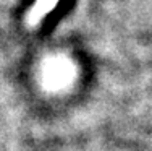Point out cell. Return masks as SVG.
Returning <instances> with one entry per match:
<instances>
[{"instance_id": "6da1fadb", "label": "cell", "mask_w": 152, "mask_h": 151, "mask_svg": "<svg viewBox=\"0 0 152 151\" xmlns=\"http://www.w3.org/2000/svg\"><path fill=\"white\" fill-rule=\"evenodd\" d=\"M58 0H36L26 13V26L36 28L41 24V21L57 7Z\"/></svg>"}]
</instances>
